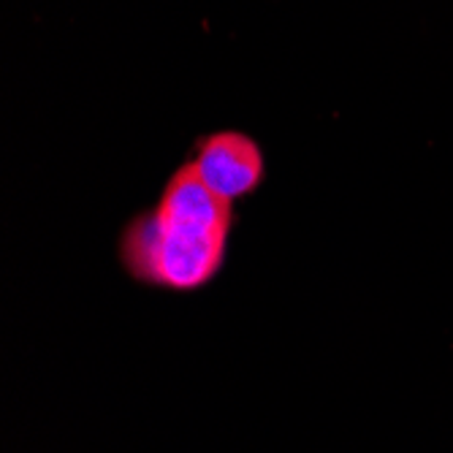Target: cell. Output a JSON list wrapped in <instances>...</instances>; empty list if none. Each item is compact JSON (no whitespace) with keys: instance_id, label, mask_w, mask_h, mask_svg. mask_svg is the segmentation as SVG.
Here are the masks:
<instances>
[{"instance_id":"cell-1","label":"cell","mask_w":453,"mask_h":453,"mask_svg":"<svg viewBox=\"0 0 453 453\" xmlns=\"http://www.w3.org/2000/svg\"><path fill=\"white\" fill-rule=\"evenodd\" d=\"M228 236L198 234L166 223L155 210L139 215L122 234V266L152 288L190 294L210 285L226 261Z\"/></svg>"},{"instance_id":"cell-2","label":"cell","mask_w":453,"mask_h":453,"mask_svg":"<svg viewBox=\"0 0 453 453\" xmlns=\"http://www.w3.org/2000/svg\"><path fill=\"white\" fill-rule=\"evenodd\" d=\"M190 166L203 185L228 203L253 193L264 177V157L258 144L242 134H215L203 139Z\"/></svg>"},{"instance_id":"cell-3","label":"cell","mask_w":453,"mask_h":453,"mask_svg":"<svg viewBox=\"0 0 453 453\" xmlns=\"http://www.w3.org/2000/svg\"><path fill=\"white\" fill-rule=\"evenodd\" d=\"M155 212L166 223L218 236H228L234 220L231 203L203 185L190 163L166 182Z\"/></svg>"}]
</instances>
